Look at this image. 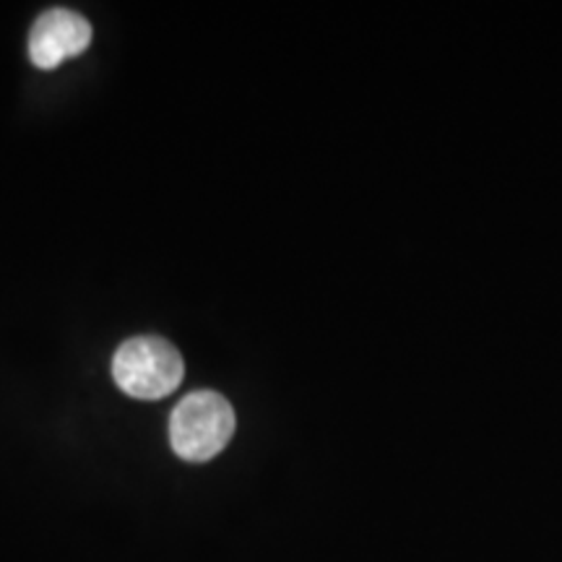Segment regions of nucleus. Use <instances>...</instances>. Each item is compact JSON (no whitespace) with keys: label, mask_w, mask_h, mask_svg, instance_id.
I'll return each instance as SVG.
<instances>
[{"label":"nucleus","mask_w":562,"mask_h":562,"mask_svg":"<svg viewBox=\"0 0 562 562\" xmlns=\"http://www.w3.org/2000/svg\"><path fill=\"white\" fill-rule=\"evenodd\" d=\"M235 432V409L222 393L193 391L175 406L170 442L180 459L201 463L222 453Z\"/></svg>","instance_id":"f257e3e1"},{"label":"nucleus","mask_w":562,"mask_h":562,"mask_svg":"<svg viewBox=\"0 0 562 562\" xmlns=\"http://www.w3.org/2000/svg\"><path fill=\"white\" fill-rule=\"evenodd\" d=\"M112 375L117 389L128 396L157 402L182 383L186 362L170 341L159 336H136L117 347L112 357Z\"/></svg>","instance_id":"f03ea898"},{"label":"nucleus","mask_w":562,"mask_h":562,"mask_svg":"<svg viewBox=\"0 0 562 562\" xmlns=\"http://www.w3.org/2000/svg\"><path fill=\"white\" fill-rule=\"evenodd\" d=\"M91 42V26L81 13L50 9L34 21L30 34V58L37 68L53 70L63 58L81 55Z\"/></svg>","instance_id":"7ed1b4c3"}]
</instances>
